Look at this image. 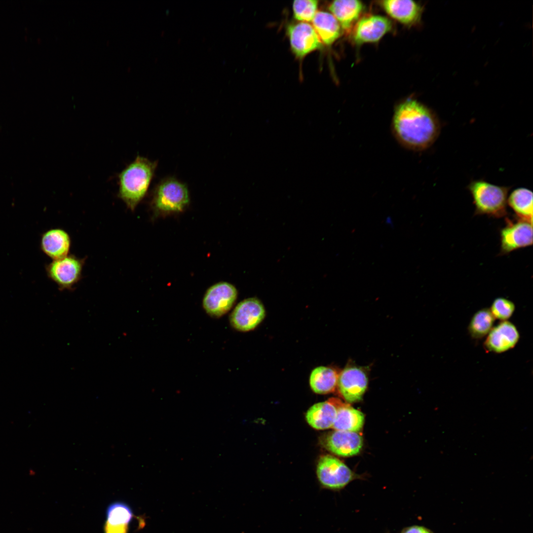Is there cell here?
<instances>
[{"instance_id": "obj_12", "label": "cell", "mask_w": 533, "mask_h": 533, "mask_svg": "<svg viewBox=\"0 0 533 533\" xmlns=\"http://www.w3.org/2000/svg\"><path fill=\"white\" fill-rule=\"evenodd\" d=\"M519 339L515 325L507 320L502 321L487 335L484 346L487 351L501 353L513 348Z\"/></svg>"}, {"instance_id": "obj_13", "label": "cell", "mask_w": 533, "mask_h": 533, "mask_svg": "<svg viewBox=\"0 0 533 533\" xmlns=\"http://www.w3.org/2000/svg\"><path fill=\"white\" fill-rule=\"evenodd\" d=\"M501 252L507 254L515 249L533 244L532 223L520 219L515 223L508 222L500 232Z\"/></svg>"}, {"instance_id": "obj_25", "label": "cell", "mask_w": 533, "mask_h": 533, "mask_svg": "<svg viewBox=\"0 0 533 533\" xmlns=\"http://www.w3.org/2000/svg\"><path fill=\"white\" fill-rule=\"evenodd\" d=\"M318 1L316 0H296L292 4L294 18L302 22H312L317 12Z\"/></svg>"}, {"instance_id": "obj_16", "label": "cell", "mask_w": 533, "mask_h": 533, "mask_svg": "<svg viewBox=\"0 0 533 533\" xmlns=\"http://www.w3.org/2000/svg\"><path fill=\"white\" fill-rule=\"evenodd\" d=\"M380 4L390 16L404 24L415 23L421 15L420 6L411 0H382Z\"/></svg>"}, {"instance_id": "obj_14", "label": "cell", "mask_w": 533, "mask_h": 533, "mask_svg": "<svg viewBox=\"0 0 533 533\" xmlns=\"http://www.w3.org/2000/svg\"><path fill=\"white\" fill-rule=\"evenodd\" d=\"M324 442L328 451L344 457L358 454L363 447L362 437L354 432L336 430L329 434Z\"/></svg>"}, {"instance_id": "obj_11", "label": "cell", "mask_w": 533, "mask_h": 533, "mask_svg": "<svg viewBox=\"0 0 533 533\" xmlns=\"http://www.w3.org/2000/svg\"><path fill=\"white\" fill-rule=\"evenodd\" d=\"M391 29V22L387 18L380 15H368L356 23L352 38L358 44L374 42L380 40Z\"/></svg>"}, {"instance_id": "obj_5", "label": "cell", "mask_w": 533, "mask_h": 533, "mask_svg": "<svg viewBox=\"0 0 533 533\" xmlns=\"http://www.w3.org/2000/svg\"><path fill=\"white\" fill-rule=\"evenodd\" d=\"M316 473L321 485L332 490L343 488L354 478L352 471L344 463L331 455L320 457Z\"/></svg>"}, {"instance_id": "obj_17", "label": "cell", "mask_w": 533, "mask_h": 533, "mask_svg": "<svg viewBox=\"0 0 533 533\" xmlns=\"http://www.w3.org/2000/svg\"><path fill=\"white\" fill-rule=\"evenodd\" d=\"M363 9V3L356 0H336L329 6V10L341 28L347 32L358 20Z\"/></svg>"}, {"instance_id": "obj_9", "label": "cell", "mask_w": 533, "mask_h": 533, "mask_svg": "<svg viewBox=\"0 0 533 533\" xmlns=\"http://www.w3.org/2000/svg\"><path fill=\"white\" fill-rule=\"evenodd\" d=\"M266 312L257 299L248 298L240 302L230 315L231 326L237 331L247 332L255 328L264 319Z\"/></svg>"}, {"instance_id": "obj_26", "label": "cell", "mask_w": 533, "mask_h": 533, "mask_svg": "<svg viewBox=\"0 0 533 533\" xmlns=\"http://www.w3.org/2000/svg\"><path fill=\"white\" fill-rule=\"evenodd\" d=\"M515 309V304L512 301L502 297L495 299L490 309L494 318L501 321L508 319Z\"/></svg>"}, {"instance_id": "obj_4", "label": "cell", "mask_w": 533, "mask_h": 533, "mask_svg": "<svg viewBox=\"0 0 533 533\" xmlns=\"http://www.w3.org/2000/svg\"><path fill=\"white\" fill-rule=\"evenodd\" d=\"M190 200L187 185L174 177L161 180L154 187L152 192V206L161 213L183 211Z\"/></svg>"}, {"instance_id": "obj_3", "label": "cell", "mask_w": 533, "mask_h": 533, "mask_svg": "<svg viewBox=\"0 0 533 533\" xmlns=\"http://www.w3.org/2000/svg\"><path fill=\"white\" fill-rule=\"evenodd\" d=\"M477 214L501 217L507 214L509 187L495 185L483 180L471 181L467 186Z\"/></svg>"}, {"instance_id": "obj_23", "label": "cell", "mask_w": 533, "mask_h": 533, "mask_svg": "<svg viewBox=\"0 0 533 533\" xmlns=\"http://www.w3.org/2000/svg\"><path fill=\"white\" fill-rule=\"evenodd\" d=\"M507 204L520 219L532 223L533 192L528 189L519 188L507 198Z\"/></svg>"}, {"instance_id": "obj_22", "label": "cell", "mask_w": 533, "mask_h": 533, "mask_svg": "<svg viewBox=\"0 0 533 533\" xmlns=\"http://www.w3.org/2000/svg\"><path fill=\"white\" fill-rule=\"evenodd\" d=\"M339 375L334 369L325 366L314 369L310 376L309 384L316 393L325 394L333 392L337 386Z\"/></svg>"}, {"instance_id": "obj_8", "label": "cell", "mask_w": 533, "mask_h": 533, "mask_svg": "<svg viewBox=\"0 0 533 533\" xmlns=\"http://www.w3.org/2000/svg\"><path fill=\"white\" fill-rule=\"evenodd\" d=\"M84 260L70 255L55 260L48 266L50 278L61 289H71L80 280Z\"/></svg>"}, {"instance_id": "obj_6", "label": "cell", "mask_w": 533, "mask_h": 533, "mask_svg": "<svg viewBox=\"0 0 533 533\" xmlns=\"http://www.w3.org/2000/svg\"><path fill=\"white\" fill-rule=\"evenodd\" d=\"M237 296V291L232 284L221 282L211 286L206 292L202 305L210 316L219 318L227 313L232 307Z\"/></svg>"}, {"instance_id": "obj_19", "label": "cell", "mask_w": 533, "mask_h": 533, "mask_svg": "<svg viewBox=\"0 0 533 533\" xmlns=\"http://www.w3.org/2000/svg\"><path fill=\"white\" fill-rule=\"evenodd\" d=\"M133 517L131 508L125 503H112L107 509L104 533H127Z\"/></svg>"}, {"instance_id": "obj_27", "label": "cell", "mask_w": 533, "mask_h": 533, "mask_svg": "<svg viewBox=\"0 0 533 533\" xmlns=\"http://www.w3.org/2000/svg\"><path fill=\"white\" fill-rule=\"evenodd\" d=\"M401 533H431L427 529L418 526H413L404 529Z\"/></svg>"}, {"instance_id": "obj_24", "label": "cell", "mask_w": 533, "mask_h": 533, "mask_svg": "<svg viewBox=\"0 0 533 533\" xmlns=\"http://www.w3.org/2000/svg\"><path fill=\"white\" fill-rule=\"evenodd\" d=\"M495 318L489 308H483L476 312L468 326L472 338L480 339L487 336L493 328Z\"/></svg>"}, {"instance_id": "obj_21", "label": "cell", "mask_w": 533, "mask_h": 533, "mask_svg": "<svg viewBox=\"0 0 533 533\" xmlns=\"http://www.w3.org/2000/svg\"><path fill=\"white\" fill-rule=\"evenodd\" d=\"M364 422L363 414L339 399L336 417L332 427L336 430L357 432Z\"/></svg>"}, {"instance_id": "obj_18", "label": "cell", "mask_w": 533, "mask_h": 533, "mask_svg": "<svg viewBox=\"0 0 533 533\" xmlns=\"http://www.w3.org/2000/svg\"><path fill=\"white\" fill-rule=\"evenodd\" d=\"M41 245L43 252L55 260L68 255L71 240L65 230L54 228L43 235Z\"/></svg>"}, {"instance_id": "obj_15", "label": "cell", "mask_w": 533, "mask_h": 533, "mask_svg": "<svg viewBox=\"0 0 533 533\" xmlns=\"http://www.w3.org/2000/svg\"><path fill=\"white\" fill-rule=\"evenodd\" d=\"M338 400V398H331L312 405L305 415L309 425L317 430L332 427L337 415Z\"/></svg>"}, {"instance_id": "obj_1", "label": "cell", "mask_w": 533, "mask_h": 533, "mask_svg": "<svg viewBox=\"0 0 533 533\" xmlns=\"http://www.w3.org/2000/svg\"><path fill=\"white\" fill-rule=\"evenodd\" d=\"M393 135L403 147L421 151L430 147L437 139L441 123L426 107L411 98L398 104L391 122Z\"/></svg>"}, {"instance_id": "obj_2", "label": "cell", "mask_w": 533, "mask_h": 533, "mask_svg": "<svg viewBox=\"0 0 533 533\" xmlns=\"http://www.w3.org/2000/svg\"><path fill=\"white\" fill-rule=\"evenodd\" d=\"M158 163L137 155L118 174L117 196L131 211L145 196Z\"/></svg>"}, {"instance_id": "obj_10", "label": "cell", "mask_w": 533, "mask_h": 533, "mask_svg": "<svg viewBox=\"0 0 533 533\" xmlns=\"http://www.w3.org/2000/svg\"><path fill=\"white\" fill-rule=\"evenodd\" d=\"M368 385V378L360 368L349 367L339 375L337 387L342 397L348 403L360 401Z\"/></svg>"}, {"instance_id": "obj_7", "label": "cell", "mask_w": 533, "mask_h": 533, "mask_svg": "<svg viewBox=\"0 0 533 533\" xmlns=\"http://www.w3.org/2000/svg\"><path fill=\"white\" fill-rule=\"evenodd\" d=\"M286 32L292 51L297 58L303 59L322 46L313 27L308 23L300 22L290 24Z\"/></svg>"}, {"instance_id": "obj_20", "label": "cell", "mask_w": 533, "mask_h": 533, "mask_svg": "<svg viewBox=\"0 0 533 533\" xmlns=\"http://www.w3.org/2000/svg\"><path fill=\"white\" fill-rule=\"evenodd\" d=\"M312 22L320 40L325 45H331L341 35L342 28L339 23L329 12L317 11Z\"/></svg>"}]
</instances>
